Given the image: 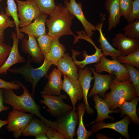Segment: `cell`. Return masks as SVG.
Returning a JSON list of instances; mask_svg holds the SVG:
<instances>
[{"label": "cell", "instance_id": "6da1fadb", "mask_svg": "<svg viewBox=\"0 0 139 139\" xmlns=\"http://www.w3.org/2000/svg\"><path fill=\"white\" fill-rule=\"evenodd\" d=\"M23 89V93L20 96L16 94L12 89H4L3 98L4 103L11 106L13 110L28 112L38 117L50 127L58 130L57 123L48 120L41 114L40 107L35 101L32 95L26 86L20 81H15Z\"/></svg>", "mask_w": 139, "mask_h": 139}, {"label": "cell", "instance_id": "7a4b0ae2", "mask_svg": "<svg viewBox=\"0 0 139 139\" xmlns=\"http://www.w3.org/2000/svg\"><path fill=\"white\" fill-rule=\"evenodd\" d=\"M46 19L45 23L48 28V35L53 38L59 39L65 35L74 36L71 29L72 21L75 16L71 14L66 6L58 4L53 11Z\"/></svg>", "mask_w": 139, "mask_h": 139}, {"label": "cell", "instance_id": "3957f363", "mask_svg": "<svg viewBox=\"0 0 139 139\" xmlns=\"http://www.w3.org/2000/svg\"><path fill=\"white\" fill-rule=\"evenodd\" d=\"M110 89V92L106 93L104 100L111 110L119 108L124 101L138 97L131 80L121 82L113 79Z\"/></svg>", "mask_w": 139, "mask_h": 139}, {"label": "cell", "instance_id": "277c9868", "mask_svg": "<svg viewBox=\"0 0 139 139\" xmlns=\"http://www.w3.org/2000/svg\"><path fill=\"white\" fill-rule=\"evenodd\" d=\"M32 60L30 56L28 55L26 63L19 67H14L9 68L8 71L14 74H19L24 80L30 83L32 87L31 94H35V90L37 84L42 77L48 76L47 72L52 64L48 61L45 58L42 64L40 67L34 68L31 65Z\"/></svg>", "mask_w": 139, "mask_h": 139}, {"label": "cell", "instance_id": "5b68a950", "mask_svg": "<svg viewBox=\"0 0 139 139\" xmlns=\"http://www.w3.org/2000/svg\"><path fill=\"white\" fill-rule=\"evenodd\" d=\"M95 71L98 73L106 72L113 76L116 75L115 80L124 81L131 80L128 72L123 64L116 59L109 60L102 55L100 62L94 65Z\"/></svg>", "mask_w": 139, "mask_h": 139}, {"label": "cell", "instance_id": "8992f818", "mask_svg": "<svg viewBox=\"0 0 139 139\" xmlns=\"http://www.w3.org/2000/svg\"><path fill=\"white\" fill-rule=\"evenodd\" d=\"M34 115L31 113L26 114L21 111L13 110L8 115L7 130L13 133L14 138H18L22 134Z\"/></svg>", "mask_w": 139, "mask_h": 139}, {"label": "cell", "instance_id": "52a82bcc", "mask_svg": "<svg viewBox=\"0 0 139 139\" xmlns=\"http://www.w3.org/2000/svg\"><path fill=\"white\" fill-rule=\"evenodd\" d=\"M76 109H73L65 114L57 117L55 122L58 131L65 139H73L76 135L75 130L79 122V115Z\"/></svg>", "mask_w": 139, "mask_h": 139}, {"label": "cell", "instance_id": "ba28073f", "mask_svg": "<svg viewBox=\"0 0 139 139\" xmlns=\"http://www.w3.org/2000/svg\"><path fill=\"white\" fill-rule=\"evenodd\" d=\"M42 96L43 99L40 102L47 107L46 111L54 117L62 116L73 109V107L63 101V99L67 98L65 95H42Z\"/></svg>", "mask_w": 139, "mask_h": 139}, {"label": "cell", "instance_id": "9c48e42d", "mask_svg": "<svg viewBox=\"0 0 139 139\" xmlns=\"http://www.w3.org/2000/svg\"><path fill=\"white\" fill-rule=\"evenodd\" d=\"M14 0L18 5V16L20 19L19 27L28 25L41 13L34 0Z\"/></svg>", "mask_w": 139, "mask_h": 139}, {"label": "cell", "instance_id": "30bf717a", "mask_svg": "<svg viewBox=\"0 0 139 139\" xmlns=\"http://www.w3.org/2000/svg\"><path fill=\"white\" fill-rule=\"evenodd\" d=\"M65 6L69 12L76 17L82 24L86 34L89 38L92 37L94 34L93 31L96 30V26L89 22L83 12L81 3H77L75 0H65Z\"/></svg>", "mask_w": 139, "mask_h": 139}, {"label": "cell", "instance_id": "8fae6325", "mask_svg": "<svg viewBox=\"0 0 139 139\" xmlns=\"http://www.w3.org/2000/svg\"><path fill=\"white\" fill-rule=\"evenodd\" d=\"M112 45L118 48L121 56L128 55L139 49V40L129 38L119 32L112 39Z\"/></svg>", "mask_w": 139, "mask_h": 139}, {"label": "cell", "instance_id": "7c38bea8", "mask_svg": "<svg viewBox=\"0 0 139 139\" xmlns=\"http://www.w3.org/2000/svg\"><path fill=\"white\" fill-rule=\"evenodd\" d=\"M90 69L93 74L94 83L88 94V97H90L94 95L99 94L104 98L106 91L110 89L113 76L110 74L103 75L98 73L92 67H91Z\"/></svg>", "mask_w": 139, "mask_h": 139}, {"label": "cell", "instance_id": "4fadbf2b", "mask_svg": "<svg viewBox=\"0 0 139 139\" xmlns=\"http://www.w3.org/2000/svg\"><path fill=\"white\" fill-rule=\"evenodd\" d=\"M130 119L126 115L122 119L114 123H106L103 120H102L93 124L91 126V130L94 133L102 129H111L118 132L126 138L129 139L128 129L129 125L131 122Z\"/></svg>", "mask_w": 139, "mask_h": 139}, {"label": "cell", "instance_id": "5bb4252c", "mask_svg": "<svg viewBox=\"0 0 139 139\" xmlns=\"http://www.w3.org/2000/svg\"><path fill=\"white\" fill-rule=\"evenodd\" d=\"M62 74L58 69L54 68L46 78L48 79L42 91H40L42 95H60L62 90L63 81L61 78Z\"/></svg>", "mask_w": 139, "mask_h": 139}, {"label": "cell", "instance_id": "9a60e30c", "mask_svg": "<svg viewBox=\"0 0 139 139\" xmlns=\"http://www.w3.org/2000/svg\"><path fill=\"white\" fill-rule=\"evenodd\" d=\"M92 72L90 68L87 66L84 68H80L79 70L78 80L82 88L83 101L85 105L86 111L88 114L91 115L94 112L93 109L90 107L88 100V95L91 81L94 79L92 76Z\"/></svg>", "mask_w": 139, "mask_h": 139}, {"label": "cell", "instance_id": "2e32d148", "mask_svg": "<svg viewBox=\"0 0 139 139\" xmlns=\"http://www.w3.org/2000/svg\"><path fill=\"white\" fill-rule=\"evenodd\" d=\"M64 76L62 86V90L64 91L70 98L73 108H76V105L77 102L81 99L83 97L82 88L78 79L72 80L65 74Z\"/></svg>", "mask_w": 139, "mask_h": 139}, {"label": "cell", "instance_id": "e0dca14e", "mask_svg": "<svg viewBox=\"0 0 139 139\" xmlns=\"http://www.w3.org/2000/svg\"><path fill=\"white\" fill-rule=\"evenodd\" d=\"M13 44L9 54L5 62L0 68V75L6 74L10 68L14 65L20 63H24L25 60L20 54L18 50L19 39L14 32L12 33Z\"/></svg>", "mask_w": 139, "mask_h": 139}, {"label": "cell", "instance_id": "ac0fdd59", "mask_svg": "<svg viewBox=\"0 0 139 139\" xmlns=\"http://www.w3.org/2000/svg\"><path fill=\"white\" fill-rule=\"evenodd\" d=\"M28 39L27 37L22 40L21 49L24 53L28 54L31 57L32 62L39 63L44 58L38 46L35 38L28 36Z\"/></svg>", "mask_w": 139, "mask_h": 139}, {"label": "cell", "instance_id": "d6986e66", "mask_svg": "<svg viewBox=\"0 0 139 139\" xmlns=\"http://www.w3.org/2000/svg\"><path fill=\"white\" fill-rule=\"evenodd\" d=\"M47 17V15L41 13L33 22L20 28V32L26 34L28 36L37 38L46 34L45 23Z\"/></svg>", "mask_w": 139, "mask_h": 139}, {"label": "cell", "instance_id": "ffe728a7", "mask_svg": "<svg viewBox=\"0 0 139 139\" xmlns=\"http://www.w3.org/2000/svg\"><path fill=\"white\" fill-rule=\"evenodd\" d=\"M56 66L62 74H65L72 80L78 79L79 76L78 68L68 53H65Z\"/></svg>", "mask_w": 139, "mask_h": 139}, {"label": "cell", "instance_id": "44dd1931", "mask_svg": "<svg viewBox=\"0 0 139 139\" xmlns=\"http://www.w3.org/2000/svg\"><path fill=\"white\" fill-rule=\"evenodd\" d=\"M105 6L109 13L108 30L110 31L120 22L121 15L119 0H106Z\"/></svg>", "mask_w": 139, "mask_h": 139}, {"label": "cell", "instance_id": "7402d4cb", "mask_svg": "<svg viewBox=\"0 0 139 139\" xmlns=\"http://www.w3.org/2000/svg\"><path fill=\"white\" fill-rule=\"evenodd\" d=\"M93 97L95 104L94 108L97 110V116L95 120L91 123L93 124L95 122L97 123L107 118L113 120H115L113 117L109 115V114L118 113L120 112V109L119 108L114 110H110L104 99L99 97L97 94L94 95Z\"/></svg>", "mask_w": 139, "mask_h": 139}, {"label": "cell", "instance_id": "603a6c76", "mask_svg": "<svg viewBox=\"0 0 139 139\" xmlns=\"http://www.w3.org/2000/svg\"><path fill=\"white\" fill-rule=\"evenodd\" d=\"M93 45L95 49V52L93 55H89L86 50H83V51L82 56L84 57V59L82 61H78L76 58V56L79 55L81 53L73 49H72V56L71 57L75 64L80 68H84L85 66L88 64L93 63H98L100 62L102 56L103 55L101 49L98 48L95 44Z\"/></svg>", "mask_w": 139, "mask_h": 139}, {"label": "cell", "instance_id": "cb8c5ba5", "mask_svg": "<svg viewBox=\"0 0 139 139\" xmlns=\"http://www.w3.org/2000/svg\"><path fill=\"white\" fill-rule=\"evenodd\" d=\"M104 20V19L102 22L101 20L100 23L98 24L96 26V30L99 33L98 42L100 44V47L104 55L105 56H110L112 57V59H116L117 57L121 56V54L119 51L111 45L103 34L102 28Z\"/></svg>", "mask_w": 139, "mask_h": 139}, {"label": "cell", "instance_id": "d4e9b609", "mask_svg": "<svg viewBox=\"0 0 139 139\" xmlns=\"http://www.w3.org/2000/svg\"><path fill=\"white\" fill-rule=\"evenodd\" d=\"M59 39H53L51 42L50 51L44 57V58L55 66L56 65L66 51L65 47L59 42Z\"/></svg>", "mask_w": 139, "mask_h": 139}, {"label": "cell", "instance_id": "484cf974", "mask_svg": "<svg viewBox=\"0 0 139 139\" xmlns=\"http://www.w3.org/2000/svg\"><path fill=\"white\" fill-rule=\"evenodd\" d=\"M139 100V97L137 96L134 97L130 102L124 101L119 107L121 112V117L126 114L134 124H139V119L137 114L136 109Z\"/></svg>", "mask_w": 139, "mask_h": 139}, {"label": "cell", "instance_id": "4316f807", "mask_svg": "<svg viewBox=\"0 0 139 139\" xmlns=\"http://www.w3.org/2000/svg\"><path fill=\"white\" fill-rule=\"evenodd\" d=\"M49 126L41 119L33 118L22 133L25 136H34L41 133H46Z\"/></svg>", "mask_w": 139, "mask_h": 139}, {"label": "cell", "instance_id": "83f0119b", "mask_svg": "<svg viewBox=\"0 0 139 139\" xmlns=\"http://www.w3.org/2000/svg\"><path fill=\"white\" fill-rule=\"evenodd\" d=\"M79 115V125L76 132L77 139H88L92 136L94 133L91 130L89 131L86 128L83 122V116L86 110L84 103L82 102L77 106Z\"/></svg>", "mask_w": 139, "mask_h": 139}, {"label": "cell", "instance_id": "f1b7e54d", "mask_svg": "<svg viewBox=\"0 0 139 139\" xmlns=\"http://www.w3.org/2000/svg\"><path fill=\"white\" fill-rule=\"evenodd\" d=\"M7 6L5 8L6 14L8 16L13 18L16 26V35L20 40L24 38V35L20 30L19 20L17 12V7L14 0H7Z\"/></svg>", "mask_w": 139, "mask_h": 139}, {"label": "cell", "instance_id": "f546056e", "mask_svg": "<svg viewBox=\"0 0 139 139\" xmlns=\"http://www.w3.org/2000/svg\"><path fill=\"white\" fill-rule=\"evenodd\" d=\"M124 34L132 39L139 40V19L129 22L123 30Z\"/></svg>", "mask_w": 139, "mask_h": 139}, {"label": "cell", "instance_id": "4dcf8cb0", "mask_svg": "<svg viewBox=\"0 0 139 139\" xmlns=\"http://www.w3.org/2000/svg\"><path fill=\"white\" fill-rule=\"evenodd\" d=\"M41 13L50 15L56 8L55 0H34Z\"/></svg>", "mask_w": 139, "mask_h": 139}, {"label": "cell", "instance_id": "1f68e13d", "mask_svg": "<svg viewBox=\"0 0 139 139\" xmlns=\"http://www.w3.org/2000/svg\"><path fill=\"white\" fill-rule=\"evenodd\" d=\"M116 59L121 63L129 64L139 69V49L128 55L118 57Z\"/></svg>", "mask_w": 139, "mask_h": 139}, {"label": "cell", "instance_id": "d6a6232c", "mask_svg": "<svg viewBox=\"0 0 139 139\" xmlns=\"http://www.w3.org/2000/svg\"><path fill=\"white\" fill-rule=\"evenodd\" d=\"M127 70L130 79L134 86L136 93L139 96V70L132 65L123 64Z\"/></svg>", "mask_w": 139, "mask_h": 139}, {"label": "cell", "instance_id": "836d02e7", "mask_svg": "<svg viewBox=\"0 0 139 139\" xmlns=\"http://www.w3.org/2000/svg\"><path fill=\"white\" fill-rule=\"evenodd\" d=\"M53 38L52 37L46 34L37 39L38 46L44 57L50 51L51 42Z\"/></svg>", "mask_w": 139, "mask_h": 139}, {"label": "cell", "instance_id": "e575fe53", "mask_svg": "<svg viewBox=\"0 0 139 139\" xmlns=\"http://www.w3.org/2000/svg\"><path fill=\"white\" fill-rule=\"evenodd\" d=\"M121 16L126 19L132 10L133 0H119Z\"/></svg>", "mask_w": 139, "mask_h": 139}, {"label": "cell", "instance_id": "d590c367", "mask_svg": "<svg viewBox=\"0 0 139 139\" xmlns=\"http://www.w3.org/2000/svg\"><path fill=\"white\" fill-rule=\"evenodd\" d=\"M11 48L10 46L5 43L0 44V68L5 62Z\"/></svg>", "mask_w": 139, "mask_h": 139}, {"label": "cell", "instance_id": "8d00e7d4", "mask_svg": "<svg viewBox=\"0 0 139 139\" xmlns=\"http://www.w3.org/2000/svg\"><path fill=\"white\" fill-rule=\"evenodd\" d=\"M138 19H139V0H134L131 11L126 20L129 22Z\"/></svg>", "mask_w": 139, "mask_h": 139}, {"label": "cell", "instance_id": "74e56055", "mask_svg": "<svg viewBox=\"0 0 139 139\" xmlns=\"http://www.w3.org/2000/svg\"><path fill=\"white\" fill-rule=\"evenodd\" d=\"M15 26L14 21L11 20L3 11L0 14V28L5 29L8 27Z\"/></svg>", "mask_w": 139, "mask_h": 139}, {"label": "cell", "instance_id": "f35d334b", "mask_svg": "<svg viewBox=\"0 0 139 139\" xmlns=\"http://www.w3.org/2000/svg\"><path fill=\"white\" fill-rule=\"evenodd\" d=\"M20 87V85L16 83L15 81L7 82L0 78V88L17 90L19 89Z\"/></svg>", "mask_w": 139, "mask_h": 139}, {"label": "cell", "instance_id": "ab89813d", "mask_svg": "<svg viewBox=\"0 0 139 139\" xmlns=\"http://www.w3.org/2000/svg\"><path fill=\"white\" fill-rule=\"evenodd\" d=\"M46 134L49 139H65L63 135L56 129L49 127Z\"/></svg>", "mask_w": 139, "mask_h": 139}, {"label": "cell", "instance_id": "60d3db41", "mask_svg": "<svg viewBox=\"0 0 139 139\" xmlns=\"http://www.w3.org/2000/svg\"><path fill=\"white\" fill-rule=\"evenodd\" d=\"M4 89L0 88V112L2 111H6L8 110L9 107L8 106H5L4 105L3 98V94Z\"/></svg>", "mask_w": 139, "mask_h": 139}, {"label": "cell", "instance_id": "b9f144b4", "mask_svg": "<svg viewBox=\"0 0 139 139\" xmlns=\"http://www.w3.org/2000/svg\"><path fill=\"white\" fill-rule=\"evenodd\" d=\"M34 136L36 139H48L47 136L46 134L44 133H40Z\"/></svg>", "mask_w": 139, "mask_h": 139}, {"label": "cell", "instance_id": "7bdbcfd3", "mask_svg": "<svg viewBox=\"0 0 139 139\" xmlns=\"http://www.w3.org/2000/svg\"><path fill=\"white\" fill-rule=\"evenodd\" d=\"M5 29L0 28V44L3 43L4 40V32Z\"/></svg>", "mask_w": 139, "mask_h": 139}, {"label": "cell", "instance_id": "ee69618b", "mask_svg": "<svg viewBox=\"0 0 139 139\" xmlns=\"http://www.w3.org/2000/svg\"><path fill=\"white\" fill-rule=\"evenodd\" d=\"M8 121L7 120H3L0 119V128L3 126L7 125Z\"/></svg>", "mask_w": 139, "mask_h": 139}, {"label": "cell", "instance_id": "f6af8a7d", "mask_svg": "<svg viewBox=\"0 0 139 139\" xmlns=\"http://www.w3.org/2000/svg\"><path fill=\"white\" fill-rule=\"evenodd\" d=\"M2 0H0V3L1 2Z\"/></svg>", "mask_w": 139, "mask_h": 139}, {"label": "cell", "instance_id": "bcb514c9", "mask_svg": "<svg viewBox=\"0 0 139 139\" xmlns=\"http://www.w3.org/2000/svg\"><path fill=\"white\" fill-rule=\"evenodd\" d=\"M0 7H1V6H0Z\"/></svg>", "mask_w": 139, "mask_h": 139}]
</instances>
